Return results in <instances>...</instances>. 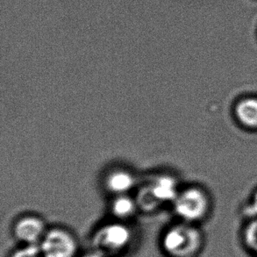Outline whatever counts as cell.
<instances>
[{"instance_id": "cell-1", "label": "cell", "mask_w": 257, "mask_h": 257, "mask_svg": "<svg viewBox=\"0 0 257 257\" xmlns=\"http://www.w3.org/2000/svg\"><path fill=\"white\" fill-rule=\"evenodd\" d=\"M201 243L200 233L187 225L171 227L163 239L164 250L172 257H192L199 250Z\"/></svg>"}, {"instance_id": "cell-2", "label": "cell", "mask_w": 257, "mask_h": 257, "mask_svg": "<svg viewBox=\"0 0 257 257\" xmlns=\"http://www.w3.org/2000/svg\"><path fill=\"white\" fill-rule=\"evenodd\" d=\"M175 211L186 221L202 219L208 209V200L203 191L191 188L177 195L174 200Z\"/></svg>"}, {"instance_id": "cell-3", "label": "cell", "mask_w": 257, "mask_h": 257, "mask_svg": "<svg viewBox=\"0 0 257 257\" xmlns=\"http://www.w3.org/2000/svg\"><path fill=\"white\" fill-rule=\"evenodd\" d=\"M41 241L43 257H73L77 250L76 240L64 230H50Z\"/></svg>"}, {"instance_id": "cell-4", "label": "cell", "mask_w": 257, "mask_h": 257, "mask_svg": "<svg viewBox=\"0 0 257 257\" xmlns=\"http://www.w3.org/2000/svg\"><path fill=\"white\" fill-rule=\"evenodd\" d=\"M131 240V232L127 226L113 223L103 226L95 235L94 243L104 250L118 251L126 247Z\"/></svg>"}, {"instance_id": "cell-5", "label": "cell", "mask_w": 257, "mask_h": 257, "mask_svg": "<svg viewBox=\"0 0 257 257\" xmlns=\"http://www.w3.org/2000/svg\"><path fill=\"white\" fill-rule=\"evenodd\" d=\"M44 224L35 217L21 219L15 226V235L20 240L28 244L37 243L45 235Z\"/></svg>"}, {"instance_id": "cell-6", "label": "cell", "mask_w": 257, "mask_h": 257, "mask_svg": "<svg viewBox=\"0 0 257 257\" xmlns=\"http://www.w3.org/2000/svg\"><path fill=\"white\" fill-rule=\"evenodd\" d=\"M147 186L159 205L165 202L174 201L179 194L177 181L170 176L157 177Z\"/></svg>"}, {"instance_id": "cell-7", "label": "cell", "mask_w": 257, "mask_h": 257, "mask_svg": "<svg viewBox=\"0 0 257 257\" xmlns=\"http://www.w3.org/2000/svg\"><path fill=\"white\" fill-rule=\"evenodd\" d=\"M135 177L125 171H115L111 172L106 178V187L108 190L118 195H125L135 185Z\"/></svg>"}, {"instance_id": "cell-8", "label": "cell", "mask_w": 257, "mask_h": 257, "mask_svg": "<svg viewBox=\"0 0 257 257\" xmlns=\"http://www.w3.org/2000/svg\"><path fill=\"white\" fill-rule=\"evenodd\" d=\"M235 111L241 124L250 128H257V99L247 98L240 101Z\"/></svg>"}, {"instance_id": "cell-9", "label": "cell", "mask_w": 257, "mask_h": 257, "mask_svg": "<svg viewBox=\"0 0 257 257\" xmlns=\"http://www.w3.org/2000/svg\"><path fill=\"white\" fill-rule=\"evenodd\" d=\"M137 206L136 200L125 195H118V198L112 202L111 212L118 219H128L135 214Z\"/></svg>"}, {"instance_id": "cell-10", "label": "cell", "mask_w": 257, "mask_h": 257, "mask_svg": "<svg viewBox=\"0 0 257 257\" xmlns=\"http://www.w3.org/2000/svg\"><path fill=\"white\" fill-rule=\"evenodd\" d=\"M41 254L40 247L35 246V244H29L27 247L15 251L12 257H41Z\"/></svg>"}, {"instance_id": "cell-11", "label": "cell", "mask_w": 257, "mask_h": 257, "mask_svg": "<svg viewBox=\"0 0 257 257\" xmlns=\"http://www.w3.org/2000/svg\"><path fill=\"white\" fill-rule=\"evenodd\" d=\"M84 257H104V255L100 254V253H98V252H96V253H90V254H85Z\"/></svg>"}, {"instance_id": "cell-12", "label": "cell", "mask_w": 257, "mask_h": 257, "mask_svg": "<svg viewBox=\"0 0 257 257\" xmlns=\"http://www.w3.org/2000/svg\"><path fill=\"white\" fill-rule=\"evenodd\" d=\"M254 206L255 207V208L257 209V195L256 197H255V198H254Z\"/></svg>"}]
</instances>
